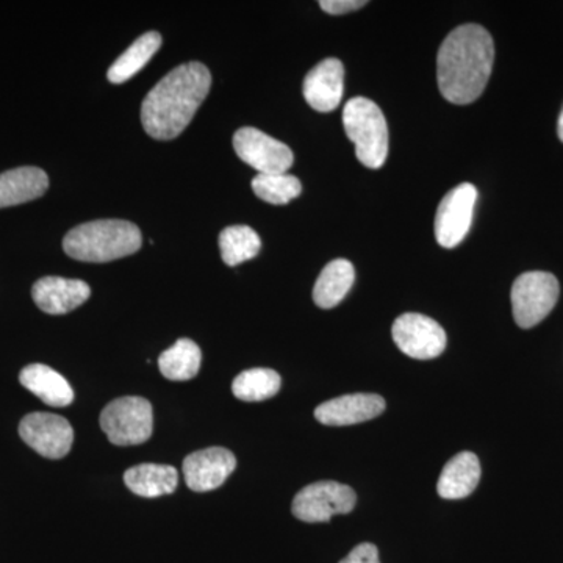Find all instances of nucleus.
I'll list each match as a JSON object with an SVG mask.
<instances>
[{
	"mask_svg": "<svg viewBox=\"0 0 563 563\" xmlns=\"http://www.w3.org/2000/svg\"><path fill=\"white\" fill-rule=\"evenodd\" d=\"M495 44L483 25L454 29L437 55V80L448 102L468 106L481 98L492 76Z\"/></svg>",
	"mask_w": 563,
	"mask_h": 563,
	"instance_id": "f257e3e1",
	"label": "nucleus"
},
{
	"mask_svg": "<svg viewBox=\"0 0 563 563\" xmlns=\"http://www.w3.org/2000/svg\"><path fill=\"white\" fill-rule=\"evenodd\" d=\"M211 74L199 62L177 66L150 92L141 106V122L147 135L168 141L187 129L209 95Z\"/></svg>",
	"mask_w": 563,
	"mask_h": 563,
	"instance_id": "f03ea898",
	"label": "nucleus"
},
{
	"mask_svg": "<svg viewBox=\"0 0 563 563\" xmlns=\"http://www.w3.org/2000/svg\"><path fill=\"white\" fill-rule=\"evenodd\" d=\"M143 236L129 221L99 220L85 222L66 233L63 250L74 261L107 263L140 251Z\"/></svg>",
	"mask_w": 563,
	"mask_h": 563,
	"instance_id": "7ed1b4c3",
	"label": "nucleus"
},
{
	"mask_svg": "<svg viewBox=\"0 0 563 563\" xmlns=\"http://www.w3.org/2000/svg\"><path fill=\"white\" fill-rule=\"evenodd\" d=\"M343 125L355 144V155L369 169L383 168L388 157V128L383 110L366 98H354L344 106Z\"/></svg>",
	"mask_w": 563,
	"mask_h": 563,
	"instance_id": "20e7f679",
	"label": "nucleus"
},
{
	"mask_svg": "<svg viewBox=\"0 0 563 563\" xmlns=\"http://www.w3.org/2000/svg\"><path fill=\"white\" fill-rule=\"evenodd\" d=\"M101 428L117 446L146 443L154 429L151 402L140 396L114 399L102 410Z\"/></svg>",
	"mask_w": 563,
	"mask_h": 563,
	"instance_id": "39448f33",
	"label": "nucleus"
},
{
	"mask_svg": "<svg viewBox=\"0 0 563 563\" xmlns=\"http://www.w3.org/2000/svg\"><path fill=\"white\" fill-rule=\"evenodd\" d=\"M559 287L558 277L551 273L531 272L521 274L514 282L512 312L515 322L521 329H531L540 324L558 303Z\"/></svg>",
	"mask_w": 563,
	"mask_h": 563,
	"instance_id": "423d86ee",
	"label": "nucleus"
},
{
	"mask_svg": "<svg viewBox=\"0 0 563 563\" xmlns=\"http://www.w3.org/2000/svg\"><path fill=\"white\" fill-rule=\"evenodd\" d=\"M357 495L347 485L321 481L303 487L292 499V515L303 523H328L335 515L350 514Z\"/></svg>",
	"mask_w": 563,
	"mask_h": 563,
	"instance_id": "0eeeda50",
	"label": "nucleus"
},
{
	"mask_svg": "<svg viewBox=\"0 0 563 563\" xmlns=\"http://www.w3.org/2000/svg\"><path fill=\"white\" fill-rule=\"evenodd\" d=\"M477 190L472 184H462L444 196L435 214V239L440 246L451 250L468 235L473 224Z\"/></svg>",
	"mask_w": 563,
	"mask_h": 563,
	"instance_id": "6e6552de",
	"label": "nucleus"
},
{
	"mask_svg": "<svg viewBox=\"0 0 563 563\" xmlns=\"http://www.w3.org/2000/svg\"><path fill=\"white\" fill-rule=\"evenodd\" d=\"M396 346L417 361H431L443 354L446 332L439 322L420 313L401 314L391 329Z\"/></svg>",
	"mask_w": 563,
	"mask_h": 563,
	"instance_id": "1a4fd4ad",
	"label": "nucleus"
},
{
	"mask_svg": "<svg viewBox=\"0 0 563 563\" xmlns=\"http://www.w3.org/2000/svg\"><path fill=\"white\" fill-rule=\"evenodd\" d=\"M236 155L258 174H284L291 168L292 152L287 144L272 139L258 129L243 128L233 135Z\"/></svg>",
	"mask_w": 563,
	"mask_h": 563,
	"instance_id": "9d476101",
	"label": "nucleus"
},
{
	"mask_svg": "<svg viewBox=\"0 0 563 563\" xmlns=\"http://www.w3.org/2000/svg\"><path fill=\"white\" fill-rule=\"evenodd\" d=\"M20 435L43 457L63 459L74 443V429L66 418L54 413H31L21 421Z\"/></svg>",
	"mask_w": 563,
	"mask_h": 563,
	"instance_id": "9b49d317",
	"label": "nucleus"
},
{
	"mask_svg": "<svg viewBox=\"0 0 563 563\" xmlns=\"http://www.w3.org/2000/svg\"><path fill=\"white\" fill-rule=\"evenodd\" d=\"M236 468L235 455L224 448H207L188 455L184 477L192 492H211L221 487Z\"/></svg>",
	"mask_w": 563,
	"mask_h": 563,
	"instance_id": "f8f14e48",
	"label": "nucleus"
},
{
	"mask_svg": "<svg viewBox=\"0 0 563 563\" xmlns=\"http://www.w3.org/2000/svg\"><path fill=\"white\" fill-rule=\"evenodd\" d=\"M303 98L313 110L329 113L340 106L344 91V66L336 58H325L303 79Z\"/></svg>",
	"mask_w": 563,
	"mask_h": 563,
	"instance_id": "ddd939ff",
	"label": "nucleus"
},
{
	"mask_svg": "<svg viewBox=\"0 0 563 563\" xmlns=\"http://www.w3.org/2000/svg\"><path fill=\"white\" fill-rule=\"evenodd\" d=\"M385 410L383 396L373 393H354L321 404L314 418L325 426H352L373 420Z\"/></svg>",
	"mask_w": 563,
	"mask_h": 563,
	"instance_id": "4468645a",
	"label": "nucleus"
},
{
	"mask_svg": "<svg viewBox=\"0 0 563 563\" xmlns=\"http://www.w3.org/2000/svg\"><path fill=\"white\" fill-rule=\"evenodd\" d=\"M91 288L87 282L43 277L33 285L32 298L44 313L65 314L73 312L90 299Z\"/></svg>",
	"mask_w": 563,
	"mask_h": 563,
	"instance_id": "2eb2a0df",
	"label": "nucleus"
},
{
	"mask_svg": "<svg viewBox=\"0 0 563 563\" xmlns=\"http://www.w3.org/2000/svg\"><path fill=\"white\" fill-rule=\"evenodd\" d=\"M49 188V177L35 166H22L0 174V209L35 201Z\"/></svg>",
	"mask_w": 563,
	"mask_h": 563,
	"instance_id": "dca6fc26",
	"label": "nucleus"
},
{
	"mask_svg": "<svg viewBox=\"0 0 563 563\" xmlns=\"http://www.w3.org/2000/svg\"><path fill=\"white\" fill-rule=\"evenodd\" d=\"M481 481V463L476 454L454 455L440 474L437 492L443 499H463L476 490Z\"/></svg>",
	"mask_w": 563,
	"mask_h": 563,
	"instance_id": "f3484780",
	"label": "nucleus"
},
{
	"mask_svg": "<svg viewBox=\"0 0 563 563\" xmlns=\"http://www.w3.org/2000/svg\"><path fill=\"white\" fill-rule=\"evenodd\" d=\"M20 380L22 387L27 388L47 406L66 407L74 401V391L68 380L49 366L41 363L25 366L20 374Z\"/></svg>",
	"mask_w": 563,
	"mask_h": 563,
	"instance_id": "a211bd4d",
	"label": "nucleus"
},
{
	"mask_svg": "<svg viewBox=\"0 0 563 563\" xmlns=\"http://www.w3.org/2000/svg\"><path fill=\"white\" fill-rule=\"evenodd\" d=\"M124 483L129 490L143 498H158L172 495L179 485V473L169 465L141 463L124 473Z\"/></svg>",
	"mask_w": 563,
	"mask_h": 563,
	"instance_id": "6ab92c4d",
	"label": "nucleus"
},
{
	"mask_svg": "<svg viewBox=\"0 0 563 563\" xmlns=\"http://www.w3.org/2000/svg\"><path fill=\"white\" fill-rule=\"evenodd\" d=\"M355 272L351 262L336 258L322 269L313 288V301L320 309H333L343 301L354 285Z\"/></svg>",
	"mask_w": 563,
	"mask_h": 563,
	"instance_id": "aec40b11",
	"label": "nucleus"
},
{
	"mask_svg": "<svg viewBox=\"0 0 563 563\" xmlns=\"http://www.w3.org/2000/svg\"><path fill=\"white\" fill-rule=\"evenodd\" d=\"M161 47V33H144L110 66L107 77H109L111 84H124V81L132 79L135 74H139Z\"/></svg>",
	"mask_w": 563,
	"mask_h": 563,
	"instance_id": "412c9836",
	"label": "nucleus"
},
{
	"mask_svg": "<svg viewBox=\"0 0 563 563\" xmlns=\"http://www.w3.org/2000/svg\"><path fill=\"white\" fill-rule=\"evenodd\" d=\"M202 352L190 339H180L158 358V366L166 379L184 383L198 376L201 368Z\"/></svg>",
	"mask_w": 563,
	"mask_h": 563,
	"instance_id": "4be33fe9",
	"label": "nucleus"
},
{
	"mask_svg": "<svg viewBox=\"0 0 563 563\" xmlns=\"http://www.w3.org/2000/svg\"><path fill=\"white\" fill-rule=\"evenodd\" d=\"M220 250L225 265L239 266L261 252L262 240L257 232L247 225H232L221 232Z\"/></svg>",
	"mask_w": 563,
	"mask_h": 563,
	"instance_id": "5701e85b",
	"label": "nucleus"
},
{
	"mask_svg": "<svg viewBox=\"0 0 563 563\" xmlns=\"http://www.w3.org/2000/svg\"><path fill=\"white\" fill-rule=\"evenodd\" d=\"M280 384L279 374L273 369H246L233 380L232 391L242 401L258 402L276 396L280 390Z\"/></svg>",
	"mask_w": 563,
	"mask_h": 563,
	"instance_id": "b1692460",
	"label": "nucleus"
},
{
	"mask_svg": "<svg viewBox=\"0 0 563 563\" xmlns=\"http://www.w3.org/2000/svg\"><path fill=\"white\" fill-rule=\"evenodd\" d=\"M252 190L262 201L273 206H285L298 198L302 191L301 181L291 174H258L252 180Z\"/></svg>",
	"mask_w": 563,
	"mask_h": 563,
	"instance_id": "393cba45",
	"label": "nucleus"
},
{
	"mask_svg": "<svg viewBox=\"0 0 563 563\" xmlns=\"http://www.w3.org/2000/svg\"><path fill=\"white\" fill-rule=\"evenodd\" d=\"M340 563H380L379 551L373 543H362L355 547Z\"/></svg>",
	"mask_w": 563,
	"mask_h": 563,
	"instance_id": "a878e982",
	"label": "nucleus"
},
{
	"mask_svg": "<svg viewBox=\"0 0 563 563\" xmlns=\"http://www.w3.org/2000/svg\"><path fill=\"white\" fill-rule=\"evenodd\" d=\"M365 0H321L320 7L329 14H346L366 5Z\"/></svg>",
	"mask_w": 563,
	"mask_h": 563,
	"instance_id": "bb28decb",
	"label": "nucleus"
},
{
	"mask_svg": "<svg viewBox=\"0 0 563 563\" xmlns=\"http://www.w3.org/2000/svg\"><path fill=\"white\" fill-rule=\"evenodd\" d=\"M558 133H559V139H561V141L563 143V109L561 111V117H559Z\"/></svg>",
	"mask_w": 563,
	"mask_h": 563,
	"instance_id": "cd10ccee",
	"label": "nucleus"
}]
</instances>
